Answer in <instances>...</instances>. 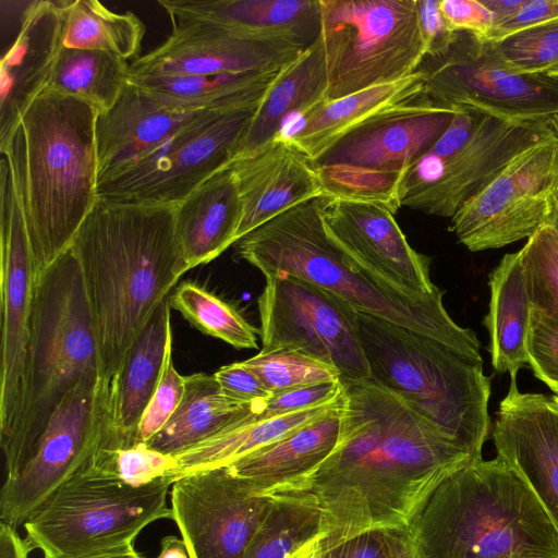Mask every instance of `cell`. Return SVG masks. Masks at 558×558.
<instances>
[{"mask_svg":"<svg viewBox=\"0 0 558 558\" xmlns=\"http://www.w3.org/2000/svg\"><path fill=\"white\" fill-rule=\"evenodd\" d=\"M342 384L333 451L311 474L278 492L303 490L317 500L326 549L367 531L408 526L446 476L476 460L371 379Z\"/></svg>","mask_w":558,"mask_h":558,"instance_id":"obj_1","label":"cell"},{"mask_svg":"<svg viewBox=\"0 0 558 558\" xmlns=\"http://www.w3.org/2000/svg\"><path fill=\"white\" fill-rule=\"evenodd\" d=\"M111 383L158 305L189 271L175 233V205L97 198L71 245Z\"/></svg>","mask_w":558,"mask_h":558,"instance_id":"obj_2","label":"cell"},{"mask_svg":"<svg viewBox=\"0 0 558 558\" xmlns=\"http://www.w3.org/2000/svg\"><path fill=\"white\" fill-rule=\"evenodd\" d=\"M98 116L83 100L44 90L0 149L12 167L38 271L70 247L98 198Z\"/></svg>","mask_w":558,"mask_h":558,"instance_id":"obj_3","label":"cell"},{"mask_svg":"<svg viewBox=\"0 0 558 558\" xmlns=\"http://www.w3.org/2000/svg\"><path fill=\"white\" fill-rule=\"evenodd\" d=\"M324 196L306 201L235 242L238 255L269 277L286 274L340 298L354 311L432 337L481 356L473 330L459 326L442 303L444 292L409 296L355 264L328 235Z\"/></svg>","mask_w":558,"mask_h":558,"instance_id":"obj_4","label":"cell"},{"mask_svg":"<svg viewBox=\"0 0 558 558\" xmlns=\"http://www.w3.org/2000/svg\"><path fill=\"white\" fill-rule=\"evenodd\" d=\"M426 558H558V531L500 458L446 476L407 526Z\"/></svg>","mask_w":558,"mask_h":558,"instance_id":"obj_5","label":"cell"},{"mask_svg":"<svg viewBox=\"0 0 558 558\" xmlns=\"http://www.w3.org/2000/svg\"><path fill=\"white\" fill-rule=\"evenodd\" d=\"M371 380L404 400L474 459L490 429V379L483 359L388 320L356 312Z\"/></svg>","mask_w":558,"mask_h":558,"instance_id":"obj_6","label":"cell"},{"mask_svg":"<svg viewBox=\"0 0 558 558\" xmlns=\"http://www.w3.org/2000/svg\"><path fill=\"white\" fill-rule=\"evenodd\" d=\"M100 372L98 343L78 262L69 247L38 271L24 410L3 450L5 478L31 459L52 414L87 375Z\"/></svg>","mask_w":558,"mask_h":558,"instance_id":"obj_7","label":"cell"},{"mask_svg":"<svg viewBox=\"0 0 558 558\" xmlns=\"http://www.w3.org/2000/svg\"><path fill=\"white\" fill-rule=\"evenodd\" d=\"M172 484L163 477L134 487L87 461L26 519V541L51 558L134 545L147 525L171 519L167 496Z\"/></svg>","mask_w":558,"mask_h":558,"instance_id":"obj_8","label":"cell"},{"mask_svg":"<svg viewBox=\"0 0 558 558\" xmlns=\"http://www.w3.org/2000/svg\"><path fill=\"white\" fill-rule=\"evenodd\" d=\"M549 120L457 108L449 128L405 174L400 206L452 218L513 157L554 134Z\"/></svg>","mask_w":558,"mask_h":558,"instance_id":"obj_9","label":"cell"},{"mask_svg":"<svg viewBox=\"0 0 558 558\" xmlns=\"http://www.w3.org/2000/svg\"><path fill=\"white\" fill-rule=\"evenodd\" d=\"M327 100L414 74L427 52L416 0H319Z\"/></svg>","mask_w":558,"mask_h":558,"instance_id":"obj_10","label":"cell"},{"mask_svg":"<svg viewBox=\"0 0 558 558\" xmlns=\"http://www.w3.org/2000/svg\"><path fill=\"white\" fill-rule=\"evenodd\" d=\"M258 106L204 111L159 146L98 181V197L131 204H179L232 163Z\"/></svg>","mask_w":558,"mask_h":558,"instance_id":"obj_11","label":"cell"},{"mask_svg":"<svg viewBox=\"0 0 558 558\" xmlns=\"http://www.w3.org/2000/svg\"><path fill=\"white\" fill-rule=\"evenodd\" d=\"M420 71L425 93L451 109L475 108L513 119H550L558 114V78L526 73L512 64L500 45L457 33L439 54L426 57Z\"/></svg>","mask_w":558,"mask_h":558,"instance_id":"obj_12","label":"cell"},{"mask_svg":"<svg viewBox=\"0 0 558 558\" xmlns=\"http://www.w3.org/2000/svg\"><path fill=\"white\" fill-rule=\"evenodd\" d=\"M112 381L85 376L62 400L26 464L5 478L0 520L14 527L93 457L113 429Z\"/></svg>","mask_w":558,"mask_h":558,"instance_id":"obj_13","label":"cell"},{"mask_svg":"<svg viewBox=\"0 0 558 558\" xmlns=\"http://www.w3.org/2000/svg\"><path fill=\"white\" fill-rule=\"evenodd\" d=\"M262 351L291 350L335 367L342 381L371 378L356 311L296 277H266L258 298Z\"/></svg>","mask_w":558,"mask_h":558,"instance_id":"obj_14","label":"cell"},{"mask_svg":"<svg viewBox=\"0 0 558 558\" xmlns=\"http://www.w3.org/2000/svg\"><path fill=\"white\" fill-rule=\"evenodd\" d=\"M38 269L11 163L0 161V444L12 442L21 424Z\"/></svg>","mask_w":558,"mask_h":558,"instance_id":"obj_15","label":"cell"},{"mask_svg":"<svg viewBox=\"0 0 558 558\" xmlns=\"http://www.w3.org/2000/svg\"><path fill=\"white\" fill-rule=\"evenodd\" d=\"M558 190V136L554 133L513 157L451 218V229L472 252L529 239L547 222Z\"/></svg>","mask_w":558,"mask_h":558,"instance_id":"obj_16","label":"cell"},{"mask_svg":"<svg viewBox=\"0 0 558 558\" xmlns=\"http://www.w3.org/2000/svg\"><path fill=\"white\" fill-rule=\"evenodd\" d=\"M170 496L190 558H242L272 502L227 468L184 475Z\"/></svg>","mask_w":558,"mask_h":558,"instance_id":"obj_17","label":"cell"},{"mask_svg":"<svg viewBox=\"0 0 558 558\" xmlns=\"http://www.w3.org/2000/svg\"><path fill=\"white\" fill-rule=\"evenodd\" d=\"M393 215L380 204L324 196L326 231L355 264L409 296L440 292L430 279L432 259L409 244Z\"/></svg>","mask_w":558,"mask_h":558,"instance_id":"obj_18","label":"cell"},{"mask_svg":"<svg viewBox=\"0 0 558 558\" xmlns=\"http://www.w3.org/2000/svg\"><path fill=\"white\" fill-rule=\"evenodd\" d=\"M171 22L170 36L130 64L129 78L264 72L283 66L302 52L208 22Z\"/></svg>","mask_w":558,"mask_h":558,"instance_id":"obj_19","label":"cell"},{"mask_svg":"<svg viewBox=\"0 0 558 558\" xmlns=\"http://www.w3.org/2000/svg\"><path fill=\"white\" fill-rule=\"evenodd\" d=\"M456 109L420 97L379 113L333 144L315 165L405 175L449 128Z\"/></svg>","mask_w":558,"mask_h":558,"instance_id":"obj_20","label":"cell"},{"mask_svg":"<svg viewBox=\"0 0 558 558\" xmlns=\"http://www.w3.org/2000/svg\"><path fill=\"white\" fill-rule=\"evenodd\" d=\"M492 438L497 457L526 483L558 531V396L523 393L510 377Z\"/></svg>","mask_w":558,"mask_h":558,"instance_id":"obj_21","label":"cell"},{"mask_svg":"<svg viewBox=\"0 0 558 558\" xmlns=\"http://www.w3.org/2000/svg\"><path fill=\"white\" fill-rule=\"evenodd\" d=\"M61 0H33L0 61V149L44 92L62 49Z\"/></svg>","mask_w":558,"mask_h":558,"instance_id":"obj_22","label":"cell"},{"mask_svg":"<svg viewBox=\"0 0 558 558\" xmlns=\"http://www.w3.org/2000/svg\"><path fill=\"white\" fill-rule=\"evenodd\" d=\"M230 167L242 205L236 242L288 209L324 196L314 162L282 136Z\"/></svg>","mask_w":558,"mask_h":558,"instance_id":"obj_23","label":"cell"},{"mask_svg":"<svg viewBox=\"0 0 558 558\" xmlns=\"http://www.w3.org/2000/svg\"><path fill=\"white\" fill-rule=\"evenodd\" d=\"M171 21H203L305 50L319 37V0H158Z\"/></svg>","mask_w":558,"mask_h":558,"instance_id":"obj_24","label":"cell"},{"mask_svg":"<svg viewBox=\"0 0 558 558\" xmlns=\"http://www.w3.org/2000/svg\"><path fill=\"white\" fill-rule=\"evenodd\" d=\"M206 110L173 106L129 81L113 107L96 122L98 181L159 146Z\"/></svg>","mask_w":558,"mask_h":558,"instance_id":"obj_25","label":"cell"},{"mask_svg":"<svg viewBox=\"0 0 558 558\" xmlns=\"http://www.w3.org/2000/svg\"><path fill=\"white\" fill-rule=\"evenodd\" d=\"M424 93L425 76L417 70L403 80L324 101L290 121L278 136L284 137L315 162L360 124Z\"/></svg>","mask_w":558,"mask_h":558,"instance_id":"obj_26","label":"cell"},{"mask_svg":"<svg viewBox=\"0 0 558 558\" xmlns=\"http://www.w3.org/2000/svg\"><path fill=\"white\" fill-rule=\"evenodd\" d=\"M169 296L138 333L112 380V426L121 447L137 444V428L172 356L173 333Z\"/></svg>","mask_w":558,"mask_h":558,"instance_id":"obj_27","label":"cell"},{"mask_svg":"<svg viewBox=\"0 0 558 558\" xmlns=\"http://www.w3.org/2000/svg\"><path fill=\"white\" fill-rule=\"evenodd\" d=\"M342 407L343 395L325 415L226 468L262 494L272 495L293 486L333 451L340 434Z\"/></svg>","mask_w":558,"mask_h":558,"instance_id":"obj_28","label":"cell"},{"mask_svg":"<svg viewBox=\"0 0 558 558\" xmlns=\"http://www.w3.org/2000/svg\"><path fill=\"white\" fill-rule=\"evenodd\" d=\"M242 205L230 166L213 174L175 205L177 239L189 270L236 242Z\"/></svg>","mask_w":558,"mask_h":558,"instance_id":"obj_29","label":"cell"},{"mask_svg":"<svg viewBox=\"0 0 558 558\" xmlns=\"http://www.w3.org/2000/svg\"><path fill=\"white\" fill-rule=\"evenodd\" d=\"M326 100L327 73L318 37L283 66L255 110L233 161L250 156L277 137L292 117L299 118Z\"/></svg>","mask_w":558,"mask_h":558,"instance_id":"obj_30","label":"cell"},{"mask_svg":"<svg viewBox=\"0 0 558 558\" xmlns=\"http://www.w3.org/2000/svg\"><path fill=\"white\" fill-rule=\"evenodd\" d=\"M488 286L490 301L484 325L489 336L492 365L495 371L513 377L529 365L532 305L521 251L504 255L489 274Z\"/></svg>","mask_w":558,"mask_h":558,"instance_id":"obj_31","label":"cell"},{"mask_svg":"<svg viewBox=\"0 0 558 558\" xmlns=\"http://www.w3.org/2000/svg\"><path fill=\"white\" fill-rule=\"evenodd\" d=\"M264 402L242 403L221 391L214 375L185 376V389L178 409L146 444L162 453L175 456L230 427L254 412Z\"/></svg>","mask_w":558,"mask_h":558,"instance_id":"obj_32","label":"cell"},{"mask_svg":"<svg viewBox=\"0 0 558 558\" xmlns=\"http://www.w3.org/2000/svg\"><path fill=\"white\" fill-rule=\"evenodd\" d=\"M341 398L329 404L266 418L257 417V412L248 414L217 435L175 454L178 469L172 475L173 483L191 473L226 468L295 433L329 412Z\"/></svg>","mask_w":558,"mask_h":558,"instance_id":"obj_33","label":"cell"},{"mask_svg":"<svg viewBox=\"0 0 558 558\" xmlns=\"http://www.w3.org/2000/svg\"><path fill=\"white\" fill-rule=\"evenodd\" d=\"M283 66L264 72L130 77L129 81L155 97L184 109L242 108L259 105Z\"/></svg>","mask_w":558,"mask_h":558,"instance_id":"obj_34","label":"cell"},{"mask_svg":"<svg viewBox=\"0 0 558 558\" xmlns=\"http://www.w3.org/2000/svg\"><path fill=\"white\" fill-rule=\"evenodd\" d=\"M62 46L101 51L130 60L140 54L143 21L133 12H114L97 0H61Z\"/></svg>","mask_w":558,"mask_h":558,"instance_id":"obj_35","label":"cell"},{"mask_svg":"<svg viewBox=\"0 0 558 558\" xmlns=\"http://www.w3.org/2000/svg\"><path fill=\"white\" fill-rule=\"evenodd\" d=\"M126 60L101 51L63 48L44 90L83 100L107 112L129 83Z\"/></svg>","mask_w":558,"mask_h":558,"instance_id":"obj_36","label":"cell"},{"mask_svg":"<svg viewBox=\"0 0 558 558\" xmlns=\"http://www.w3.org/2000/svg\"><path fill=\"white\" fill-rule=\"evenodd\" d=\"M272 502L242 558H290L312 541L326 536L323 510L303 490L271 495Z\"/></svg>","mask_w":558,"mask_h":558,"instance_id":"obj_37","label":"cell"},{"mask_svg":"<svg viewBox=\"0 0 558 558\" xmlns=\"http://www.w3.org/2000/svg\"><path fill=\"white\" fill-rule=\"evenodd\" d=\"M169 303L203 333L235 349L257 348V330L231 304L199 284L182 282L169 295Z\"/></svg>","mask_w":558,"mask_h":558,"instance_id":"obj_38","label":"cell"},{"mask_svg":"<svg viewBox=\"0 0 558 558\" xmlns=\"http://www.w3.org/2000/svg\"><path fill=\"white\" fill-rule=\"evenodd\" d=\"M324 196L380 204L393 214L400 207L403 174L384 173L343 165H315Z\"/></svg>","mask_w":558,"mask_h":558,"instance_id":"obj_39","label":"cell"},{"mask_svg":"<svg viewBox=\"0 0 558 558\" xmlns=\"http://www.w3.org/2000/svg\"><path fill=\"white\" fill-rule=\"evenodd\" d=\"M520 251L532 307L558 325V232L547 221Z\"/></svg>","mask_w":558,"mask_h":558,"instance_id":"obj_40","label":"cell"},{"mask_svg":"<svg viewBox=\"0 0 558 558\" xmlns=\"http://www.w3.org/2000/svg\"><path fill=\"white\" fill-rule=\"evenodd\" d=\"M241 363L257 375L271 393L341 379L331 365L291 350H260Z\"/></svg>","mask_w":558,"mask_h":558,"instance_id":"obj_41","label":"cell"},{"mask_svg":"<svg viewBox=\"0 0 558 558\" xmlns=\"http://www.w3.org/2000/svg\"><path fill=\"white\" fill-rule=\"evenodd\" d=\"M88 463L134 487L148 485L163 477L172 478L178 469L174 456L155 450L146 442L121 448L101 445Z\"/></svg>","mask_w":558,"mask_h":558,"instance_id":"obj_42","label":"cell"},{"mask_svg":"<svg viewBox=\"0 0 558 558\" xmlns=\"http://www.w3.org/2000/svg\"><path fill=\"white\" fill-rule=\"evenodd\" d=\"M506 58L526 73H544L558 65V19L498 43Z\"/></svg>","mask_w":558,"mask_h":558,"instance_id":"obj_43","label":"cell"},{"mask_svg":"<svg viewBox=\"0 0 558 558\" xmlns=\"http://www.w3.org/2000/svg\"><path fill=\"white\" fill-rule=\"evenodd\" d=\"M529 365L535 377L558 396V325L532 307L527 339Z\"/></svg>","mask_w":558,"mask_h":558,"instance_id":"obj_44","label":"cell"},{"mask_svg":"<svg viewBox=\"0 0 558 558\" xmlns=\"http://www.w3.org/2000/svg\"><path fill=\"white\" fill-rule=\"evenodd\" d=\"M185 376L175 369L172 356L166 363L161 381L137 428V442H147L169 422L183 398Z\"/></svg>","mask_w":558,"mask_h":558,"instance_id":"obj_45","label":"cell"},{"mask_svg":"<svg viewBox=\"0 0 558 558\" xmlns=\"http://www.w3.org/2000/svg\"><path fill=\"white\" fill-rule=\"evenodd\" d=\"M343 395L341 379L292 388L276 393L264 401L259 418L283 415L332 403Z\"/></svg>","mask_w":558,"mask_h":558,"instance_id":"obj_46","label":"cell"},{"mask_svg":"<svg viewBox=\"0 0 558 558\" xmlns=\"http://www.w3.org/2000/svg\"><path fill=\"white\" fill-rule=\"evenodd\" d=\"M439 7L452 33L489 37L495 20L492 11L482 0H440Z\"/></svg>","mask_w":558,"mask_h":558,"instance_id":"obj_47","label":"cell"},{"mask_svg":"<svg viewBox=\"0 0 558 558\" xmlns=\"http://www.w3.org/2000/svg\"><path fill=\"white\" fill-rule=\"evenodd\" d=\"M214 377L223 395L238 402L259 403L271 396L258 376L241 362L220 367Z\"/></svg>","mask_w":558,"mask_h":558,"instance_id":"obj_48","label":"cell"},{"mask_svg":"<svg viewBox=\"0 0 558 558\" xmlns=\"http://www.w3.org/2000/svg\"><path fill=\"white\" fill-rule=\"evenodd\" d=\"M558 19V0H524L520 9L494 25L487 39L501 43L506 38Z\"/></svg>","mask_w":558,"mask_h":558,"instance_id":"obj_49","label":"cell"},{"mask_svg":"<svg viewBox=\"0 0 558 558\" xmlns=\"http://www.w3.org/2000/svg\"><path fill=\"white\" fill-rule=\"evenodd\" d=\"M439 1L416 0L420 28L427 52L426 57L445 51L457 34L449 29L440 11Z\"/></svg>","mask_w":558,"mask_h":558,"instance_id":"obj_50","label":"cell"},{"mask_svg":"<svg viewBox=\"0 0 558 558\" xmlns=\"http://www.w3.org/2000/svg\"><path fill=\"white\" fill-rule=\"evenodd\" d=\"M326 550L328 558H389L381 530L367 531Z\"/></svg>","mask_w":558,"mask_h":558,"instance_id":"obj_51","label":"cell"},{"mask_svg":"<svg viewBox=\"0 0 558 558\" xmlns=\"http://www.w3.org/2000/svg\"><path fill=\"white\" fill-rule=\"evenodd\" d=\"M389 558H426L407 526L381 530Z\"/></svg>","mask_w":558,"mask_h":558,"instance_id":"obj_52","label":"cell"},{"mask_svg":"<svg viewBox=\"0 0 558 558\" xmlns=\"http://www.w3.org/2000/svg\"><path fill=\"white\" fill-rule=\"evenodd\" d=\"M32 550L26 539L16 532V527L0 522V558H28Z\"/></svg>","mask_w":558,"mask_h":558,"instance_id":"obj_53","label":"cell"},{"mask_svg":"<svg viewBox=\"0 0 558 558\" xmlns=\"http://www.w3.org/2000/svg\"><path fill=\"white\" fill-rule=\"evenodd\" d=\"M482 2L492 11L495 25L514 14L524 0H482Z\"/></svg>","mask_w":558,"mask_h":558,"instance_id":"obj_54","label":"cell"},{"mask_svg":"<svg viewBox=\"0 0 558 558\" xmlns=\"http://www.w3.org/2000/svg\"><path fill=\"white\" fill-rule=\"evenodd\" d=\"M156 558H190V556L182 538L168 535L162 537L160 542V553Z\"/></svg>","mask_w":558,"mask_h":558,"instance_id":"obj_55","label":"cell"},{"mask_svg":"<svg viewBox=\"0 0 558 558\" xmlns=\"http://www.w3.org/2000/svg\"><path fill=\"white\" fill-rule=\"evenodd\" d=\"M51 558V557H45ZM61 558H145L141 553H138L134 545L124 546L116 549L97 551L93 554H86L74 557H61Z\"/></svg>","mask_w":558,"mask_h":558,"instance_id":"obj_56","label":"cell"},{"mask_svg":"<svg viewBox=\"0 0 558 558\" xmlns=\"http://www.w3.org/2000/svg\"><path fill=\"white\" fill-rule=\"evenodd\" d=\"M324 537L320 536L312 541L290 558H328L327 550L322 543Z\"/></svg>","mask_w":558,"mask_h":558,"instance_id":"obj_57","label":"cell"},{"mask_svg":"<svg viewBox=\"0 0 558 558\" xmlns=\"http://www.w3.org/2000/svg\"><path fill=\"white\" fill-rule=\"evenodd\" d=\"M550 222L558 232V206L554 203L553 211L547 220Z\"/></svg>","mask_w":558,"mask_h":558,"instance_id":"obj_58","label":"cell"},{"mask_svg":"<svg viewBox=\"0 0 558 558\" xmlns=\"http://www.w3.org/2000/svg\"><path fill=\"white\" fill-rule=\"evenodd\" d=\"M549 125L554 133L558 136V114L550 118Z\"/></svg>","mask_w":558,"mask_h":558,"instance_id":"obj_59","label":"cell"},{"mask_svg":"<svg viewBox=\"0 0 558 558\" xmlns=\"http://www.w3.org/2000/svg\"><path fill=\"white\" fill-rule=\"evenodd\" d=\"M544 73L558 78V65L545 71Z\"/></svg>","mask_w":558,"mask_h":558,"instance_id":"obj_60","label":"cell"},{"mask_svg":"<svg viewBox=\"0 0 558 558\" xmlns=\"http://www.w3.org/2000/svg\"><path fill=\"white\" fill-rule=\"evenodd\" d=\"M554 203L558 206V190H557V192L555 193V196H554Z\"/></svg>","mask_w":558,"mask_h":558,"instance_id":"obj_61","label":"cell"}]
</instances>
